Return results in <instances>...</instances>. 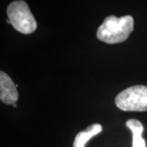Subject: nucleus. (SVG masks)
<instances>
[{"label": "nucleus", "instance_id": "f257e3e1", "mask_svg": "<svg viewBox=\"0 0 147 147\" xmlns=\"http://www.w3.org/2000/svg\"><path fill=\"white\" fill-rule=\"evenodd\" d=\"M133 29L134 20L131 16H110L99 26L96 37L100 41L109 44L119 43L126 40Z\"/></svg>", "mask_w": 147, "mask_h": 147}, {"label": "nucleus", "instance_id": "f03ea898", "mask_svg": "<svg viewBox=\"0 0 147 147\" xmlns=\"http://www.w3.org/2000/svg\"><path fill=\"white\" fill-rule=\"evenodd\" d=\"M11 25L24 34H29L37 29L36 20L25 1L17 0L11 3L7 10Z\"/></svg>", "mask_w": 147, "mask_h": 147}, {"label": "nucleus", "instance_id": "7ed1b4c3", "mask_svg": "<svg viewBox=\"0 0 147 147\" xmlns=\"http://www.w3.org/2000/svg\"><path fill=\"white\" fill-rule=\"evenodd\" d=\"M115 104L123 111H146L147 87L136 85L122 91L115 97Z\"/></svg>", "mask_w": 147, "mask_h": 147}, {"label": "nucleus", "instance_id": "20e7f679", "mask_svg": "<svg viewBox=\"0 0 147 147\" xmlns=\"http://www.w3.org/2000/svg\"><path fill=\"white\" fill-rule=\"evenodd\" d=\"M0 99L7 105H13L18 100L16 85L3 71L0 72Z\"/></svg>", "mask_w": 147, "mask_h": 147}, {"label": "nucleus", "instance_id": "39448f33", "mask_svg": "<svg viewBox=\"0 0 147 147\" xmlns=\"http://www.w3.org/2000/svg\"><path fill=\"white\" fill-rule=\"evenodd\" d=\"M102 131V127L99 123H93L89 126L86 130L79 131L76 135L74 141V147H85L86 143L91 138L95 137Z\"/></svg>", "mask_w": 147, "mask_h": 147}, {"label": "nucleus", "instance_id": "423d86ee", "mask_svg": "<svg viewBox=\"0 0 147 147\" xmlns=\"http://www.w3.org/2000/svg\"><path fill=\"white\" fill-rule=\"evenodd\" d=\"M126 126L132 133V147H146V142L142 137L144 131L142 123L139 120L131 119L127 121Z\"/></svg>", "mask_w": 147, "mask_h": 147}, {"label": "nucleus", "instance_id": "0eeeda50", "mask_svg": "<svg viewBox=\"0 0 147 147\" xmlns=\"http://www.w3.org/2000/svg\"><path fill=\"white\" fill-rule=\"evenodd\" d=\"M13 107H16V104L15 103V104H13Z\"/></svg>", "mask_w": 147, "mask_h": 147}]
</instances>
